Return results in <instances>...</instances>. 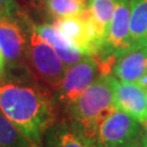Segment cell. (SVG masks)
Listing matches in <instances>:
<instances>
[{"instance_id":"1","label":"cell","mask_w":147,"mask_h":147,"mask_svg":"<svg viewBox=\"0 0 147 147\" xmlns=\"http://www.w3.org/2000/svg\"><path fill=\"white\" fill-rule=\"evenodd\" d=\"M31 75L5 73L0 80V111L33 147H42L46 131L58 119L57 108L53 94Z\"/></svg>"},{"instance_id":"2","label":"cell","mask_w":147,"mask_h":147,"mask_svg":"<svg viewBox=\"0 0 147 147\" xmlns=\"http://www.w3.org/2000/svg\"><path fill=\"white\" fill-rule=\"evenodd\" d=\"M116 109L111 74L100 73L94 83L63 113L64 118L86 136L98 140L101 124Z\"/></svg>"},{"instance_id":"3","label":"cell","mask_w":147,"mask_h":147,"mask_svg":"<svg viewBox=\"0 0 147 147\" xmlns=\"http://www.w3.org/2000/svg\"><path fill=\"white\" fill-rule=\"evenodd\" d=\"M26 62L32 74L53 89L59 86L68 69L30 20H26Z\"/></svg>"},{"instance_id":"4","label":"cell","mask_w":147,"mask_h":147,"mask_svg":"<svg viewBox=\"0 0 147 147\" xmlns=\"http://www.w3.org/2000/svg\"><path fill=\"white\" fill-rule=\"evenodd\" d=\"M99 63L95 57L84 56L80 61L69 67L53 93L57 110H64L73 104L100 75Z\"/></svg>"},{"instance_id":"5","label":"cell","mask_w":147,"mask_h":147,"mask_svg":"<svg viewBox=\"0 0 147 147\" xmlns=\"http://www.w3.org/2000/svg\"><path fill=\"white\" fill-rule=\"evenodd\" d=\"M0 48L5 56V73H32L26 62V20L0 16Z\"/></svg>"},{"instance_id":"6","label":"cell","mask_w":147,"mask_h":147,"mask_svg":"<svg viewBox=\"0 0 147 147\" xmlns=\"http://www.w3.org/2000/svg\"><path fill=\"white\" fill-rule=\"evenodd\" d=\"M145 124L116 109L100 126L98 141L102 147H145Z\"/></svg>"},{"instance_id":"7","label":"cell","mask_w":147,"mask_h":147,"mask_svg":"<svg viewBox=\"0 0 147 147\" xmlns=\"http://www.w3.org/2000/svg\"><path fill=\"white\" fill-rule=\"evenodd\" d=\"M115 102L118 110L147 124V90L136 83L123 82L111 74Z\"/></svg>"},{"instance_id":"8","label":"cell","mask_w":147,"mask_h":147,"mask_svg":"<svg viewBox=\"0 0 147 147\" xmlns=\"http://www.w3.org/2000/svg\"><path fill=\"white\" fill-rule=\"evenodd\" d=\"M42 147H102L98 140L86 136L65 118L57 119L42 137Z\"/></svg>"},{"instance_id":"9","label":"cell","mask_w":147,"mask_h":147,"mask_svg":"<svg viewBox=\"0 0 147 147\" xmlns=\"http://www.w3.org/2000/svg\"><path fill=\"white\" fill-rule=\"evenodd\" d=\"M147 74V46L132 47L120 55L112 67V75L120 81L136 83Z\"/></svg>"},{"instance_id":"10","label":"cell","mask_w":147,"mask_h":147,"mask_svg":"<svg viewBox=\"0 0 147 147\" xmlns=\"http://www.w3.org/2000/svg\"><path fill=\"white\" fill-rule=\"evenodd\" d=\"M36 31L38 34L53 47L57 51L59 57L61 58L65 67L69 68L73 65L83 58L84 56L80 53L76 48H74L70 42L63 37V35L57 30V27L53 24H35Z\"/></svg>"},{"instance_id":"11","label":"cell","mask_w":147,"mask_h":147,"mask_svg":"<svg viewBox=\"0 0 147 147\" xmlns=\"http://www.w3.org/2000/svg\"><path fill=\"white\" fill-rule=\"evenodd\" d=\"M130 5L131 46H147V0H130Z\"/></svg>"},{"instance_id":"12","label":"cell","mask_w":147,"mask_h":147,"mask_svg":"<svg viewBox=\"0 0 147 147\" xmlns=\"http://www.w3.org/2000/svg\"><path fill=\"white\" fill-rule=\"evenodd\" d=\"M116 5L117 0H87V9L105 40Z\"/></svg>"},{"instance_id":"13","label":"cell","mask_w":147,"mask_h":147,"mask_svg":"<svg viewBox=\"0 0 147 147\" xmlns=\"http://www.w3.org/2000/svg\"><path fill=\"white\" fill-rule=\"evenodd\" d=\"M44 5L55 20L82 14L87 8V2L82 0H45Z\"/></svg>"},{"instance_id":"14","label":"cell","mask_w":147,"mask_h":147,"mask_svg":"<svg viewBox=\"0 0 147 147\" xmlns=\"http://www.w3.org/2000/svg\"><path fill=\"white\" fill-rule=\"evenodd\" d=\"M0 147H33L31 142L0 111Z\"/></svg>"},{"instance_id":"15","label":"cell","mask_w":147,"mask_h":147,"mask_svg":"<svg viewBox=\"0 0 147 147\" xmlns=\"http://www.w3.org/2000/svg\"><path fill=\"white\" fill-rule=\"evenodd\" d=\"M0 5L5 12V16H19V5L16 0H0Z\"/></svg>"},{"instance_id":"16","label":"cell","mask_w":147,"mask_h":147,"mask_svg":"<svg viewBox=\"0 0 147 147\" xmlns=\"http://www.w3.org/2000/svg\"><path fill=\"white\" fill-rule=\"evenodd\" d=\"M5 72H7V65H5V56H3L2 50H1V48H0V75H1V76H5Z\"/></svg>"},{"instance_id":"17","label":"cell","mask_w":147,"mask_h":147,"mask_svg":"<svg viewBox=\"0 0 147 147\" xmlns=\"http://www.w3.org/2000/svg\"><path fill=\"white\" fill-rule=\"evenodd\" d=\"M145 129H146V132H145V147H147V124H145Z\"/></svg>"},{"instance_id":"18","label":"cell","mask_w":147,"mask_h":147,"mask_svg":"<svg viewBox=\"0 0 147 147\" xmlns=\"http://www.w3.org/2000/svg\"><path fill=\"white\" fill-rule=\"evenodd\" d=\"M32 1H34V2H36V3H40V2L44 3V1H45V0H32Z\"/></svg>"},{"instance_id":"19","label":"cell","mask_w":147,"mask_h":147,"mask_svg":"<svg viewBox=\"0 0 147 147\" xmlns=\"http://www.w3.org/2000/svg\"><path fill=\"white\" fill-rule=\"evenodd\" d=\"M5 16V12H3V10H2V8H1V5H0V16Z\"/></svg>"},{"instance_id":"20","label":"cell","mask_w":147,"mask_h":147,"mask_svg":"<svg viewBox=\"0 0 147 147\" xmlns=\"http://www.w3.org/2000/svg\"><path fill=\"white\" fill-rule=\"evenodd\" d=\"M82 1H84V2H87V0H82Z\"/></svg>"}]
</instances>
